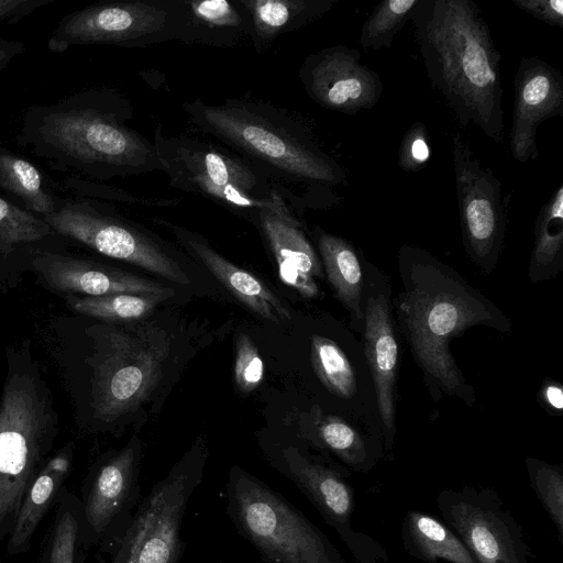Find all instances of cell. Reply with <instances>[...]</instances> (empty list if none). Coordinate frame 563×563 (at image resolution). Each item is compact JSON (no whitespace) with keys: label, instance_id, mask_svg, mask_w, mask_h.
<instances>
[{"label":"cell","instance_id":"39","mask_svg":"<svg viewBox=\"0 0 563 563\" xmlns=\"http://www.w3.org/2000/svg\"><path fill=\"white\" fill-rule=\"evenodd\" d=\"M55 0H0V25H12Z\"/></svg>","mask_w":563,"mask_h":563},{"label":"cell","instance_id":"6","mask_svg":"<svg viewBox=\"0 0 563 563\" xmlns=\"http://www.w3.org/2000/svg\"><path fill=\"white\" fill-rule=\"evenodd\" d=\"M58 430L53 391L31 340L8 345L0 396V520L20 509Z\"/></svg>","mask_w":563,"mask_h":563},{"label":"cell","instance_id":"33","mask_svg":"<svg viewBox=\"0 0 563 563\" xmlns=\"http://www.w3.org/2000/svg\"><path fill=\"white\" fill-rule=\"evenodd\" d=\"M419 0H384L364 21L360 43L364 49L390 48L396 35L410 21Z\"/></svg>","mask_w":563,"mask_h":563},{"label":"cell","instance_id":"38","mask_svg":"<svg viewBox=\"0 0 563 563\" xmlns=\"http://www.w3.org/2000/svg\"><path fill=\"white\" fill-rule=\"evenodd\" d=\"M521 11L551 26L563 27L562 0H511Z\"/></svg>","mask_w":563,"mask_h":563},{"label":"cell","instance_id":"27","mask_svg":"<svg viewBox=\"0 0 563 563\" xmlns=\"http://www.w3.org/2000/svg\"><path fill=\"white\" fill-rule=\"evenodd\" d=\"M0 190L20 208L42 219L55 211L59 198L47 175L30 159L1 144Z\"/></svg>","mask_w":563,"mask_h":563},{"label":"cell","instance_id":"17","mask_svg":"<svg viewBox=\"0 0 563 563\" xmlns=\"http://www.w3.org/2000/svg\"><path fill=\"white\" fill-rule=\"evenodd\" d=\"M30 273L43 288L62 295L102 297L115 294L173 295L165 285L117 267L65 252H43Z\"/></svg>","mask_w":563,"mask_h":563},{"label":"cell","instance_id":"35","mask_svg":"<svg viewBox=\"0 0 563 563\" xmlns=\"http://www.w3.org/2000/svg\"><path fill=\"white\" fill-rule=\"evenodd\" d=\"M264 375L263 361L257 347L245 333L236 340L234 362V383L242 394H250L262 382Z\"/></svg>","mask_w":563,"mask_h":563},{"label":"cell","instance_id":"19","mask_svg":"<svg viewBox=\"0 0 563 563\" xmlns=\"http://www.w3.org/2000/svg\"><path fill=\"white\" fill-rule=\"evenodd\" d=\"M278 265L282 280L301 296L319 294L314 277H322L321 262L308 239L302 222L279 189L260 209L255 223Z\"/></svg>","mask_w":563,"mask_h":563},{"label":"cell","instance_id":"34","mask_svg":"<svg viewBox=\"0 0 563 563\" xmlns=\"http://www.w3.org/2000/svg\"><path fill=\"white\" fill-rule=\"evenodd\" d=\"M525 464L530 486L563 544V467L534 457H526Z\"/></svg>","mask_w":563,"mask_h":563},{"label":"cell","instance_id":"2","mask_svg":"<svg viewBox=\"0 0 563 563\" xmlns=\"http://www.w3.org/2000/svg\"><path fill=\"white\" fill-rule=\"evenodd\" d=\"M132 115L118 90L92 87L27 108L15 141L53 168L95 180L161 170L153 142L129 125Z\"/></svg>","mask_w":563,"mask_h":563},{"label":"cell","instance_id":"18","mask_svg":"<svg viewBox=\"0 0 563 563\" xmlns=\"http://www.w3.org/2000/svg\"><path fill=\"white\" fill-rule=\"evenodd\" d=\"M514 87L509 147L517 162L528 163L539 158L538 128L563 115V74L541 57H522Z\"/></svg>","mask_w":563,"mask_h":563},{"label":"cell","instance_id":"15","mask_svg":"<svg viewBox=\"0 0 563 563\" xmlns=\"http://www.w3.org/2000/svg\"><path fill=\"white\" fill-rule=\"evenodd\" d=\"M361 58L358 49L344 44L308 55L299 68V78L310 99L345 114L374 108L382 98L384 84Z\"/></svg>","mask_w":563,"mask_h":563},{"label":"cell","instance_id":"25","mask_svg":"<svg viewBox=\"0 0 563 563\" xmlns=\"http://www.w3.org/2000/svg\"><path fill=\"white\" fill-rule=\"evenodd\" d=\"M328 279L357 329H364L363 268L354 245L343 238L314 230Z\"/></svg>","mask_w":563,"mask_h":563},{"label":"cell","instance_id":"40","mask_svg":"<svg viewBox=\"0 0 563 563\" xmlns=\"http://www.w3.org/2000/svg\"><path fill=\"white\" fill-rule=\"evenodd\" d=\"M26 49L22 41L7 40L0 37V71L4 69L18 55Z\"/></svg>","mask_w":563,"mask_h":563},{"label":"cell","instance_id":"7","mask_svg":"<svg viewBox=\"0 0 563 563\" xmlns=\"http://www.w3.org/2000/svg\"><path fill=\"white\" fill-rule=\"evenodd\" d=\"M227 514L236 531L268 563H345L329 538L266 483L234 465Z\"/></svg>","mask_w":563,"mask_h":563},{"label":"cell","instance_id":"11","mask_svg":"<svg viewBox=\"0 0 563 563\" xmlns=\"http://www.w3.org/2000/svg\"><path fill=\"white\" fill-rule=\"evenodd\" d=\"M178 0H135L95 3L64 15L47 48L64 53L73 46L144 47L180 41Z\"/></svg>","mask_w":563,"mask_h":563},{"label":"cell","instance_id":"20","mask_svg":"<svg viewBox=\"0 0 563 563\" xmlns=\"http://www.w3.org/2000/svg\"><path fill=\"white\" fill-rule=\"evenodd\" d=\"M364 351L374 380L383 421L384 450L391 457L395 427V385L398 345L394 332L389 298L371 294L364 301Z\"/></svg>","mask_w":563,"mask_h":563},{"label":"cell","instance_id":"13","mask_svg":"<svg viewBox=\"0 0 563 563\" xmlns=\"http://www.w3.org/2000/svg\"><path fill=\"white\" fill-rule=\"evenodd\" d=\"M452 156L464 247L473 262L489 272L503 250L510 195H504L500 179L457 131L452 135Z\"/></svg>","mask_w":563,"mask_h":563},{"label":"cell","instance_id":"9","mask_svg":"<svg viewBox=\"0 0 563 563\" xmlns=\"http://www.w3.org/2000/svg\"><path fill=\"white\" fill-rule=\"evenodd\" d=\"M207 448L196 443L142 498L111 563H180L186 548L181 525L199 486Z\"/></svg>","mask_w":563,"mask_h":563},{"label":"cell","instance_id":"29","mask_svg":"<svg viewBox=\"0 0 563 563\" xmlns=\"http://www.w3.org/2000/svg\"><path fill=\"white\" fill-rule=\"evenodd\" d=\"M312 440L351 472H368L383 456L384 446L380 443L368 441L354 427L335 416L317 417Z\"/></svg>","mask_w":563,"mask_h":563},{"label":"cell","instance_id":"22","mask_svg":"<svg viewBox=\"0 0 563 563\" xmlns=\"http://www.w3.org/2000/svg\"><path fill=\"white\" fill-rule=\"evenodd\" d=\"M152 220L170 231L184 249L258 316L275 323H285L291 319L289 310L266 285L247 271L229 262L203 236L159 217Z\"/></svg>","mask_w":563,"mask_h":563},{"label":"cell","instance_id":"28","mask_svg":"<svg viewBox=\"0 0 563 563\" xmlns=\"http://www.w3.org/2000/svg\"><path fill=\"white\" fill-rule=\"evenodd\" d=\"M74 443H67L37 473L20 506L16 522L9 542L10 553L27 545L33 532L68 473Z\"/></svg>","mask_w":563,"mask_h":563},{"label":"cell","instance_id":"30","mask_svg":"<svg viewBox=\"0 0 563 563\" xmlns=\"http://www.w3.org/2000/svg\"><path fill=\"white\" fill-rule=\"evenodd\" d=\"M563 267V185L541 206L534 222L529 265L532 283L555 276Z\"/></svg>","mask_w":563,"mask_h":563},{"label":"cell","instance_id":"3","mask_svg":"<svg viewBox=\"0 0 563 563\" xmlns=\"http://www.w3.org/2000/svg\"><path fill=\"white\" fill-rule=\"evenodd\" d=\"M189 122L264 170L297 209H328L342 198L343 166L324 152L305 124L262 101L227 99L210 104L185 101Z\"/></svg>","mask_w":563,"mask_h":563},{"label":"cell","instance_id":"10","mask_svg":"<svg viewBox=\"0 0 563 563\" xmlns=\"http://www.w3.org/2000/svg\"><path fill=\"white\" fill-rule=\"evenodd\" d=\"M59 235L111 258L123 261L172 282L189 278L164 244L122 216L110 201L75 194L59 197L55 211L43 219Z\"/></svg>","mask_w":563,"mask_h":563},{"label":"cell","instance_id":"26","mask_svg":"<svg viewBox=\"0 0 563 563\" xmlns=\"http://www.w3.org/2000/svg\"><path fill=\"white\" fill-rule=\"evenodd\" d=\"M401 540L405 551L424 563H477L443 520L420 510H409L405 515Z\"/></svg>","mask_w":563,"mask_h":563},{"label":"cell","instance_id":"31","mask_svg":"<svg viewBox=\"0 0 563 563\" xmlns=\"http://www.w3.org/2000/svg\"><path fill=\"white\" fill-rule=\"evenodd\" d=\"M169 296L172 295L115 294L102 297L76 295H62L60 297L75 314L118 324L143 319Z\"/></svg>","mask_w":563,"mask_h":563},{"label":"cell","instance_id":"8","mask_svg":"<svg viewBox=\"0 0 563 563\" xmlns=\"http://www.w3.org/2000/svg\"><path fill=\"white\" fill-rule=\"evenodd\" d=\"M153 144L161 172L172 187L203 197L253 223L272 192L280 190L252 162L208 140L168 135L158 125Z\"/></svg>","mask_w":563,"mask_h":563},{"label":"cell","instance_id":"41","mask_svg":"<svg viewBox=\"0 0 563 563\" xmlns=\"http://www.w3.org/2000/svg\"><path fill=\"white\" fill-rule=\"evenodd\" d=\"M544 399L552 408L561 410L563 407V395L561 387L548 385L543 391Z\"/></svg>","mask_w":563,"mask_h":563},{"label":"cell","instance_id":"23","mask_svg":"<svg viewBox=\"0 0 563 563\" xmlns=\"http://www.w3.org/2000/svg\"><path fill=\"white\" fill-rule=\"evenodd\" d=\"M180 42L232 47L250 35L249 15L240 0H178Z\"/></svg>","mask_w":563,"mask_h":563},{"label":"cell","instance_id":"16","mask_svg":"<svg viewBox=\"0 0 563 563\" xmlns=\"http://www.w3.org/2000/svg\"><path fill=\"white\" fill-rule=\"evenodd\" d=\"M140 462L141 443L133 437L95 470L85 503V518L97 536L114 531L121 542L143 498L139 484Z\"/></svg>","mask_w":563,"mask_h":563},{"label":"cell","instance_id":"4","mask_svg":"<svg viewBox=\"0 0 563 563\" xmlns=\"http://www.w3.org/2000/svg\"><path fill=\"white\" fill-rule=\"evenodd\" d=\"M410 21L429 81L457 122L505 137L501 53L473 0H419Z\"/></svg>","mask_w":563,"mask_h":563},{"label":"cell","instance_id":"1","mask_svg":"<svg viewBox=\"0 0 563 563\" xmlns=\"http://www.w3.org/2000/svg\"><path fill=\"white\" fill-rule=\"evenodd\" d=\"M84 316L54 318L48 350L85 432L112 431L147 398L162 377L169 341Z\"/></svg>","mask_w":563,"mask_h":563},{"label":"cell","instance_id":"36","mask_svg":"<svg viewBox=\"0 0 563 563\" xmlns=\"http://www.w3.org/2000/svg\"><path fill=\"white\" fill-rule=\"evenodd\" d=\"M431 148L426 125L412 123L405 132L398 151L397 164L405 172H418L430 159Z\"/></svg>","mask_w":563,"mask_h":563},{"label":"cell","instance_id":"14","mask_svg":"<svg viewBox=\"0 0 563 563\" xmlns=\"http://www.w3.org/2000/svg\"><path fill=\"white\" fill-rule=\"evenodd\" d=\"M437 506L477 563H532L521 526L493 488L442 489Z\"/></svg>","mask_w":563,"mask_h":563},{"label":"cell","instance_id":"5","mask_svg":"<svg viewBox=\"0 0 563 563\" xmlns=\"http://www.w3.org/2000/svg\"><path fill=\"white\" fill-rule=\"evenodd\" d=\"M399 266L404 291L398 317L418 363L440 391L472 405L474 389L457 368L450 341L476 324L509 331L508 319L423 249L401 246Z\"/></svg>","mask_w":563,"mask_h":563},{"label":"cell","instance_id":"12","mask_svg":"<svg viewBox=\"0 0 563 563\" xmlns=\"http://www.w3.org/2000/svg\"><path fill=\"white\" fill-rule=\"evenodd\" d=\"M268 457L338 533L356 563L388 562V553L380 542L353 526L355 490L347 482L351 471L313 456L294 443L275 446Z\"/></svg>","mask_w":563,"mask_h":563},{"label":"cell","instance_id":"21","mask_svg":"<svg viewBox=\"0 0 563 563\" xmlns=\"http://www.w3.org/2000/svg\"><path fill=\"white\" fill-rule=\"evenodd\" d=\"M65 238L42 218L0 194V292L9 294L43 252H65Z\"/></svg>","mask_w":563,"mask_h":563},{"label":"cell","instance_id":"37","mask_svg":"<svg viewBox=\"0 0 563 563\" xmlns=\"http://www.w3.org/2000/svg\"><path fill=\"white\" fill-rule=\"evenodd\" d=\"M78 525L74 515L64 512L55 527L48 563H74Z\"/></svg>","mask_w":563,"mask_h":563},{"label":"cell","instance_id":"32","mask_svg":"<svg viewBox=\"0 0 563 563\" xmlns=\"http://www.w3.org/2000/svg\"><path fill=\"white\" fill-rule=\"evenodd\" d=\"M311 362L322 384L340 398L350 399L356 391V378L343 351L330 339L311 338Z\"/></svg>","mask_w":563,"mask_h":563},{"label":"cell","instance_id":"24","mask_svg":"<svg viewBox=\"0 0 563 563\" xmlns=\"http://www.w3.org/2000/svg\"><path fill=\"white\" fill-rule=\"evenodd\" d=\"M250 21V35L257 53L266 51L280 35L319 19L336 0H240Z\"/></svg>","mask_w":563,"mask_h":563}]
</instances>
